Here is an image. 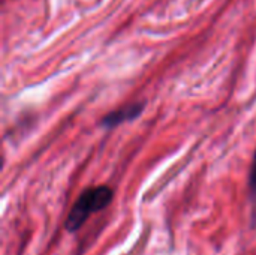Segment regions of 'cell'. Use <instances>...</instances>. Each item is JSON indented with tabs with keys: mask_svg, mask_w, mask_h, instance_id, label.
<instances>
[{
	"mask_svg": "<svg viewBox=\"0 0 256 255\" xmlns=\"http://www.w3.org/2000/svg\"><path fill=\"white\" fill-rule=\"evenodd\" d=\"M114 198V191L108 185H96L84 189L74 206L70 207L66 218V230L69 233L78 231L90 215L106 209Z\"/></svg>",
	"mask_w": 256,
	"mask_h": 255,
	"instance_id": "1",
	"label": "cell"
},
{
	"mask_svg": "<svg viewBox=\"0 0 256 255\" xmlns=\"http://www.w3.org/2000/svg\"><path fill=\"white\" fill-rule=\"evenodd\" d=\"M144 107L146 104L144 102H130V104H126L108 114H105L100 120V125L104 128H116L118 126L120 123H124V122H130L134 119H136L142 111H144Z\"/></svg>",
	"mask_w": 256,
	"mask_h": 255,
	"instance_id": "2",
	"label": "cell"
},
{
	"mask_svg": "<svg viewBox=\"0 0 256 255\" xmlns=\"http://www.w3.org/2000/svg\"><path fill=\"white\" fill-rule=\"evenodd\" d=\"M250 189L254 191V194H256V150L255 155H254V162H252V167H250Z\"/></svg>",
	"mask_w": 256,
	"mask_h": 255,
	"instance_id": "3",
	"label": "cell"
}]
</instances>
